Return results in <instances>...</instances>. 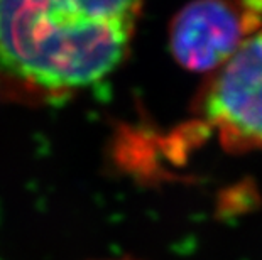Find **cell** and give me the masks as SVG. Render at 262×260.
<instances>
[{
	"instance_id": "obj_1",
	"label": "cell",
	"mask_w": 262,
	"mask_h": 260,
	"mask_svg": "<svg viewBox=\"0 0 262 260\" xmlns=\"http://www.w3.org/2000/svg\"><path fill=\"white\" fill-rule=\"evenodd\" d=\"M142 0H0V68L49 91L93 85L129 51Z\"/></svg>"
},
{
	"instance_id": "obj_2",
	"label": "cell",
	"mask_w": 262,
	"mask_h": 260,
	"mask_svg": "<svg viewBox=\"0 0 262 260\" xmlns=\"http://www.w3.org/2000/svg\"><path fill=\"white\" fill-rule=\"evenodd\" d=\"M200 108L228 151H262V26L213 71Z\"/></svg>"
},
{
	"instance_id": "obj_3",
	"label": "cell",
	"mask_w": 262,
	"mask_h": 260,
	"mask_svg": "<svg viewBox=\"0 0 262 260\" xmlns=\"http://www.w3.org/2000/svg\"><path fill=\"white\" fill-rule=\"evenodd\" d=\"M260 26L238 0H194L172 19V56L186 69L216 71Z\"/></svg>"
},
{
	"instance_id": "obj_4",
	"label": "cell",
	"mask_w": 262,
	"mask_h": 260,
	"mask_svg": "<svg viewBox=\"0 0 262 260\" xmlns=\"http://www.w3.org/2000/svg\"><path fill=\"white\" fill-rule=\"evenodd\" d=\"M238 2H241L245 9H249L250 12L262 19V0H238Z\"/></svg>"
}]
</instances>
